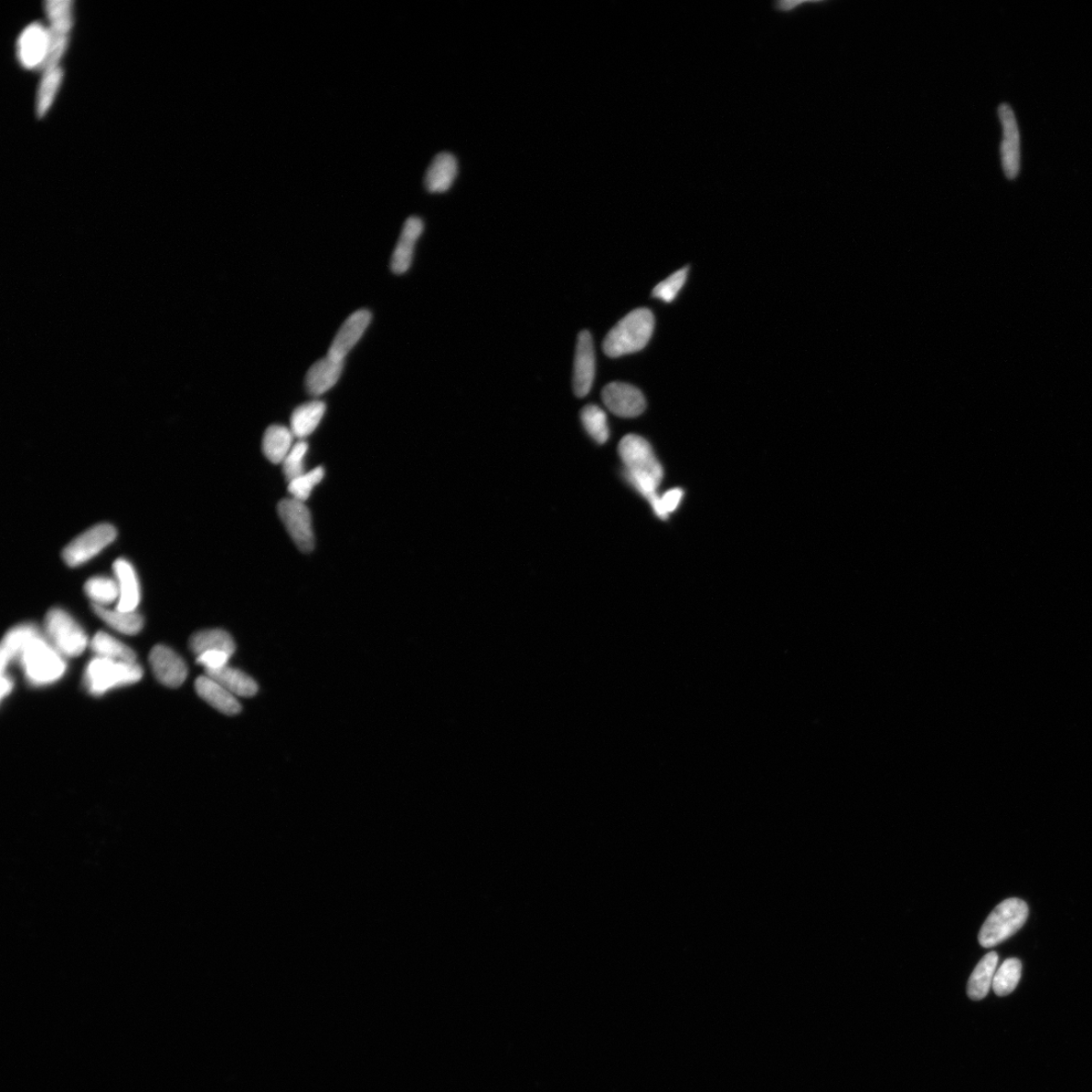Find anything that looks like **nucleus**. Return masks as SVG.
Returning <instances> with one entry per match:
<instances>
[{"label": "nucleus", "instance_id": "34", "mask_svg": "<svg viewBox=\"0 0 1092 1092\" xmlns=\"http://www.w3.org/2000/svg\"><path fill=\"white\" fill-rule=\"evenodd\" d=\"M688 271L689 268L686 267L657 284L653 291L654 298L660 299L665 303L673 302L686 282Z\"/></svg>", "mask_w": 1092, "mask_h": 1092}, {"label": "nucleus", "instance_id": "17", "mask_svg": "<svg viewBox=\"0 0 1092 1092\" xmlns=\"http://www.w3.org/2000/svg\"><path fill=\"white\" fill-rule=\"evenodd\" d=\"M344 362L338 360L331 356L326 355L324 358L318 360L309 370L306 377V386L307 391L313 396H321L329 390L332 389L339 378H341Z\"/></svg>", "mask_w": 1092, "mask_h": 1092}, {"label": "nucleus", "instance_id": "18", "mask_svg": "<svg viewBox=\"0 0 1092 1092\" xmlns=\"http://www.w3.org/2000/svg\"><path fill=\"white\" fill-rule=\"evenodd\" d=\"M114 571L120 590V598L116 608L124 612L136 611L141 600L139 580L128 560L119 558L114 561Z\"/></svg>", "mask_w": 1092, "mask_h": 1092}, {"label": "nucleus", "instance_id": "20", "mask_svg": "<svg viewBox=\"0 0 1092 1092\" xmlns=\"http://www.w3.org/2000/svg\"><path fill=\"white\" fill-rule=\"evenodd\" d=\"M196 690L206 702L222 714L235 715L241 712V705L236 696L207 675L198 678Z\"/></svg>", "mask_w": 1092, "mask_h": 1092}, {"label": "nucleus", "instance_id": "5", "mask_svg": "<svg viewBox=\"0 0 1092 1092\" xmlns=\"http://www.w3.org/2000/svg\"><path fill=\"white\" fill-rule=\"evenodd\" d=\"M142 677V667L137 663H122L97 656L88 665L84 683L90 694L102 696L114 688L139 682Z\"/></svg>", "mask_w": 1092, "mask_h": 1092}, {"label": "nucleus", "instance_id": "25", "mask_svg": "<svg viewBox=\"0 0 1092 1092\" xmlns=\"http://www.w3.org/2000/svg\"><path fill=\"white\" fill-rule=\"evenodd\" d=\"M294 434L290 428L272 426L264 433L262 450L272 463H282L294 447Z\"/></svg>", "mask_w": 1092, "mask_h": 1092}, {"label": "nucleus", "instance_id": "1", "mask_svg": "<svg viewBox=\"0 0 1092 1092\" xmlns=\"http://www.w3.org/2000/svg\"><path fill=\"white\" fill-rule=\"evenodd\" d=\"M625 479L652 504L659 498L657 487L664 478L663 466L651 444L635 434L622 438L618 447Z\"/></svg>", "mask_w": 1092, "mask_h": 1092}, {"label": "nucleus", "instance_id": "7", "mask_svg": "<svg viewBox=\"0 0 1092 1092\" xmlns=\"http://www.w3.org/2000/svg\"><path fill=\"white\" fill-rule=\"evenodd\" d=\"M115 537L116 530L113 525H95L74 539L63 550V559L71 568L86 564L110 546Z\"/></svg>", "mask_w": 1092, "mask_h": 1092}, {"label": "nucleus", "instance_id": "32", "mask_svg": "<svg viewBox=\"0 0 1092 1092\" xmlns=\"http://www.w3.org/2000/svg\"><path fill=\"white\" fill-rule=\"evenodd\" d=\"M324 476L325 470L322 468V466H319V468H316L310 472H306L305 474L298 476V478L292 480L289 482L288 487L292 498H294L295 500L305 503L307 499H309L314 487L318 484L321 483V481L324 479Z\"/></svg>", "mask_w": 1092, "mask_h": 1092}, {"label": "nucleus", "instance_id": "15", "mask_svg": "<svg viewBox=\"0 0 1092 1092\" xmlns=\"http://www.w3.org/2000/svg\"><path fill=\"white\" fill-rule=\"evenodd\" d=\"M50 34L40 25L29 26L18 40V58L29 69L43 67L48 56Z\"/></svg>", "mask_w": 1092, "mask_h": 1092}, {"label": "nucleus", "instance_id": "6", "mask_svg": "<svg viewBox=\"0 0 1092 1092\" xmlns=\"http://www.w3.org/2000/svg\"><path fill=\"white\" fill-rule=\"evenodd\" d=\"M45 631L50 643L63 656H78L86 651L88 635L70 615L62 609H51L46 615Z\"/></svg>", "mask_w": 1092, "mask_h": 1092}, {"label": "nucleus", "instance_id": "8", "mask_svg": "<svg viewBox=\"0 0 1092 1092\" xmlns=\"http://www.w3.org/2000/svg\"><path fill=\"white\" fill-rule=\"evenodd\" d=\"M278 509L282 522L296 546L304 553H310L315 546V537L309 508L304 502L290 498L282 500Z\"/></svg>", "mask_w": 1092, "mask_h": 1092}, {"label": "nucleus", "instance_id": "35", "mask_svg": "<svg viewBox=\"0 0 1092 1092\" xmlns=\"http://www.w3.org/2000/svg\"><path fill=\"white\" fill-rule=\"evenodd\" d=\"M61 78L62 71L59 67L45 72L38 97L37 114L39 116H43L49 109L52 100L54 98L56 90L61 81Z\"/></svg>", "mask_w": 1092, "mask_h": 1092}, {"label": "nucleus", "instance_id": "24", "mask_svg": "<svg viewBox=\"0 0 1092 1092\" xmlns=\"http://www.w3.org/2000/svg\"><path fill=\"white\" fill-rule=\"evenodd\" d=\"M206 675L214 678L234 696L252 697L258 691L257 682L250 676L228 665L218 670L206 671Z\"/></svg>", "mask_w": 1092, "mask_h": 1092}, {"label": "nucleus", "instance_id": "19", "mask_svg": "<svg viewBox=\"0 0 1092 1092\" xmlns=\"http://www.w3.org/2000/svg\"><path fill=\"white\" fill-rule=\"evenodd\" d=\"M424 230L423 221L410 217L402 227L396 249L391 257L390 268L396 274L405 273L411 267L416 242Z\"/></svg>", "mask_w": 1092, "mask_h": 1092}, {"label": "nucleus", "instance_id": "2", "mask_svg": "<svg viewBox=\"0 0 1092 1092\" xmlns=\"http://www.w3.org/2000/svg\"><path fill=\"white\" fill-rule=\"evenodd\" d=\"M654 328L652 311L635 309L611 329L603 342L604 353L612 358L638 353L649 343Z\"/></svg>", "mask_w": 1092, "mask_h": 1092}, {"label": "nucleus", "instance_id": "31", "mask_svg": "<svg viewBox=\"0 0 1092 1092\" xmlns=\"http://www.w3.org/2000/svg\"><path fill=\"white\" fill-rule=\"evenodd\" d=\"M1022 977V963L1019 959L1010 958L1005 960L998 971L995 972L992 989L999 996H1006L1012 993L1017 984H1019Z\"/></svg>", "mask_w": 1092, "mask_h": 1092}, {"label": "nucleus", "instance_id": "21", "mask_svg": "<svg viewBox=\"0 0 1092 1092\" xmlns=\"http://www.w3.org/2000/svg\"><path fill=\"white\" fill-rule=\"evenodd\" d=\"M40 634L41 631L34 624L18 625L6 633L2 643V653H0L2 655L0 656L2 675H5L9 663L18 659L26 646Z\"/></svg>", "mask_w": 1092, "mask_h": 1092}, {"label": "nucleus", "instance_id": "26", "mask_svg": "<svg viewBox=\"0 0 1092 1092\" xmlns=\"http://www.w3.org/2000/svg\"><path fill=\"white\" fill-rule=\"evenodd\" d=\"M189 646L197 655L210 651H222L233 655L236 650L232 636L222 630H210L194 634L189 641Z\"/></svg>", "mask_w": 1092, "mask_h": 1092}, {"label": "nucleus", "instance_id": "22", "mask_svg": "<svg viewBox=\"0 0 1092 1092\" xmlns=\"http://www.w3.org/2000/svg\"><path fill=\"white\" fill-rule=\"evenodd\" d=\"M326 412L325 402L312 401L296 408L291 417V430L295 438L305 440L316 430Z\"/></svg>", "mask_w": 1092, "mask_h": 1092}, {"label": "nucleus", "instance_id": "27", "mask_svg": "<svg viewBox=\"0 0 1092 1092\" xmlns=\"http://www.w3.org/2000/svg\"><path fill=\"white\" fill-rule=\"evenodd\" d=\"M92 652L99 657L122 663H136V654L123 642L105 632H98L90 642Z\"/></svg>", "mask_w": 1092, "mask_h": 1092}, {"label": "nucleus", "instance_id": "10", "mask_svg": "<svg viewBox=\"0 0 1092 1092\" xmlns=\"http://www.w3.org/2000/svg\"><path fill=\"white\" fill-rule=\"evenodd\" d=\"M47 12L52 20L50 46L48 56L43 66L45 72L57 68L58 62L65 52L67 35L71 27V2H48Z\"/></svg>", "mask_w": 1092, "mask_h": 1092}, {"label": "nucleus", "instance_id": "11", "mask_svg": "<svg viewBox=\"0 0 1092 1092\" xmlns=\"http://www.w3.org/2000/svg\"><path fill=\"white\" fill-rule=\"evenodd\" d=\"M602 400L613 414L622 418L638 417L646 408L644 396L638 388L618 381L603 389Z\"/></svg>", "mask_w": 1092, "mask_h": 1092}, {"label": "nucleus", "instance_id": "14", "mask_svg": "<svg viewBox=\"0 0 1092 1092\" xmlns=\"http://www.w3.org/2000/svg\"><path fill=\"white\" fill-rule=\"evenodd\" d=\"M370 321H372V314L367 310H359L350 315L339 329L327 355L344 362L350 350L365 334Z\"/></svg>", "mask_w": 1092, "mask_h": 1092}, {"label": "nucleus", "instance_id": "36", "mask_svg": "<svg viewBox=\"0 0 1092 1092\" xmlns=\"http://www.w3.org/2000/svg\"><path fill=\"white\" fill-rule=\"evenodd\" d=\"M683 495V490L678 487L666 492L660 497L659 502L653 507L655 515L661 519H666L670 513L677 510L682 501Z\"/></svg>", "mask_w": 1092, "mask_h": 1092}, {"label": "nucleus", "instance_id": "28", "mask_svg": "<svg viewBox=\"0 0 1092 1092\" xmlns=\"http://www.w3.org/2000/svg\"><path fill=\"white\" fill-rule=\"evenodd\" d=\"M98 617L107 623L110 628L126 635L139 633L144 627V619L139 613L124 612L118 609L111 610L105 607L92 606Z\"/></svg>", "mask_w": 1092, "mask_h": 1092}, {"label": "nucleus", "instance_id": "37", "mask_svg": "<svg viewBox=\"0 0 1092 1092\" xmlns=\"http://www.w3.org/2000/svg\"><path fill=\"white\" fill-rule=\"evenodd\" d=\"M231 656L226 652L210 651L198 655L197 662L198 665L204 666L206 671H213L227 666Z\"/></svg>", "mask_w": 1092, "mask_h": 1092}, {"label": "nucleus", "instance_id": "30", "mask_svg": "<svg viewBox=\"0 0 1092 1092\" xmlns=\"http://www.w3.org/2000/svg\"><path fill=\"white\" fill-rule=\"evenodd\" d=\"M582 426L598 444L606 443L610 437L606 413L597 405H588L581 411Z\"/></svg>", "mask_w": 1092, "mask_h": 1092}, {"label": "nucleus", "instance_id": "9", "mask_svg": "<svg viewBox=\"0 0 1092 1092\" xmlns=\"http://www.w3.org/2000/svg\"><path fill=\"white\" fill-rule=\"evenodd\" d=\"M1002 126L1001 157L1003 173L1007 179H1014L1021 169V137L1015 114L1010 104L1002 103L999 108Z\"/></svg>", "mask_w": 1092, "mask_h": 1092}, {"label": "nucleus", "instance_id": "29", "mask_svg": "<svg viewBox=\"0 0 1092 1092\" xmlns=\"http://www.w3.org/2000/svg\"><path fill=\"white\" fill-rule=\"evenodd\" d=\"M84 591L92 601V606L105 607L114 602H118L120 590L118 582L108 577H93L90 579Z\"/></svg>", "mask_w": 1092, "mask_h": 1092}, {"label": "nucleus", "instance_id": "16", "mask_svg": "<svg viewBox=\"0 0 1092 1092\" xmlns=\"http://www.w3.org/2000/svg\"><path fill=\"white\" fill-rule=\"evenodd\" d=\"M458 174V159L449 152L439 153L427 169L424 186L431 194H443L452 186Z\"/></svg>", "mask_w": 1092, "mask_h": 1092}, {"label": "nucleus", "instance_id": "33", "mask_svg": "<svg viewBox=\"0 0 1092 1092\" xmlns=\"http://www.w3.org/2000/svg\"><path fill=\"white\" fill-rule=\"evenodd\" d=\"M307 450H309V445L305 440H299L294 444L293 449L286 455L282 462V469L285 478L289 482L306 473L305 458Z\"/></svg>", "mask_w": 1092, "mask_h": 1092}, {"label": "nucleus", "instance_id": "3", "mask_svg": "<svg viewBox=\"0 0 1092 1092\" xmlns=\"http://www.w3.org/2000/svg\"><path fill=\"white\" fill-rule=\"evenodd\" d=\"M18 660L23 666L27 680L34 686L54 683L66 671L63 655L42 633L26 646Z\"/></svg>", "mask_w": 1092, "mask_h": 1092}, {"label": "nucleus", "instance_id": "38", "mask_svg": "<svg viewBox=\"0 0 1092 1092\" xmlns=\"http://www.w3.org/2000/svg\"><path fill=\"white\" fill-rule=\"evenodd\" d=\"M13 687H14V684H13L12 678H10L8 676L3 675L2 698H5L6 695H8L10 693V691L13 690Z\"/></svg>", "mask_w": 1092, "mask_h": 1092}, {"label": "nucleus", "instance_id": "4", "mask_svg": "<svg viewBox=\"0 0 1092 1092\" xmlns=\"http://www.w3.org/2000/svg\"><path fill=\"white\" fill-rule=\"evenodd\" d=\"M1028 917V907L1024 900L1009 898L996 906L986 918L978 936L983 948L1000 945L1019 931Z\"/></svg>", "mask_w": 1092, "mask_h": 1092}, {"label": "nucleus", "instance_id": "23", "mask_svg": "<svg viewBox=\"0 0 1092 1092\" xmlns=\"http://www.w3.org/2000/svg\"><path fill=\"white\" fill-rule=\"evenodd\" d=\"M998 953L990 952L975 967L968 981L967 993L971 1000L981 1001L989 994L998 966Z\"/></svg>", "mask_w": 1092, "mask_h": 1092}, {"label": "nucleus", "instance_id": "12", "mask_svg": "<svg viewBox=\"0 0 1092 1092\" xmlns=\"http://www.w3.org/2000/svg\"><path fill=\"white\" fill-rule=\"evenodd\" d=\"M595 373L596 360L593 338L589 331H582L578 336L572 378V388L578 398H584L590 393Z\"/></svg>", "mask_w": 1092, "mask_h": 1092}, {"label": "nucleus", "instance_id": "13", "mask_svg": "<svg viewBox=\"0 0 1092 1092\" xmlns=\"http://www.w3.org/2000/svg\"><path fill=\"white\" fill-rule=\"evenodd\" d=\"M150 666L157 680L169 688H177L186 681L187 667L174 651L156 645L150 655Z\"/></svg>", "mask_w": 1092, "mask_h": 1092}]
</instances>
